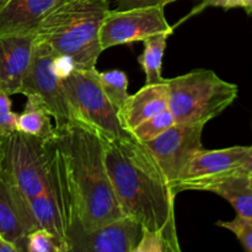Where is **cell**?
Here are the masks:
<instances>
[{"mask_svg":"<svg viewBox=\"0 0 252 252\" xmlns=\"http://www.w3.org/2000/svg\"><path fill=\"white\" fill-rule=\"evenodd\" d=\"M165 17V5L108 10L100 29L102 51L122 44L144 41L159 33H174Z\"/></svg>","mask_w":252,"mask_h":252,"instance_id":"ba28073f","label":"cell"},{"mask_svg":"<svg viewBox=\"0 0 252 252\" xmlns=\"http://www.w3.org/2000/svg\"><path fill=\"white\" fill-rule=\"evenodd\" d=\"M209 6L221 7L224 10L244 9L246 14L252 17V0H201V4L193 10V12L196 14Z\"/></svg>","mask_w":252,"mask_h":252,"instance_id":"d4e9b609","label":"cell"},{"mask_svg":"<svg viewBox=\"0 0 252 252\" xmlns=\"http://www.w3.org/2000/svg\"><path fill=\"white\" fill-rule=\"evenodd\" d=\"M56 56L57 53L48 44L36 37L33 58L20 94L25 96H38L51 112L56 128H62L74 121V116L62 84V78L54 68Z\"/></svg>","mask_w":252,"mask_h":252,"instance_id":"52a82bcc","label":"cell"},{"mask_svg":"<svg viewBox=\"0 0 252 252\" xmlns=\"http://www.w3.org/2000/svg\"><path fill=\"white\" fill-rule=\"evenodd\" d=\"M36 33L0 37V93L20 94L33 58Z\"/></svg>","mask_w":252,"mask_h":252,"instance_id":"4fadbf2b","label":"cell"},{"mask_svg":"<svg viewBox=\"0 0 252 252\" xmlns=\"http://www.w3.org/2000/svg\"><path fill=\"white\" fill-rule=\"evenodd\" d=\"M154 5H165L164 0H117L118 10L154 6Z\"/></svg>","mask_w":252,"mask_h":252,"instance_id":"484cf974","label":"cell"},{"mask_svg":"<svg viewBox=\"0 0 252 252\" xmlns=\"http://www.w3.org/2000/svg\"><path fill=\"white\" fill-rule=\"evenodd\" d=\"M166 83L169 110L179 125L206 126L233 105L239 94L238 85L209 69H194Z\"/></svg>","mask_w":252,"mask_h":252,"instance_id":"277c9868","label":"cell"},{"mask_svg":"<svg viewBox=\"0 0 252 252\" xmlns=\"http://www.w3.org/2000/svg\"><path fill=\"white\" fill-rule=\"evenodd\" d=\"M65 0H2L0 37L36 33L42 20Z\"/></svg>","mask_w":252,"mask_h":252,"instance_id":"5bb4252c","label":"cell"},{"mask_svg":"<svg viewBox=\"0 0 252 252\" xmlns=\"http://www.w3.org/2000/svg\"><path fill=\"white\" fill-rule=\"evenodd\" d=\"M110 0H65L39 24L36 37L57 54L73 59L75 68L96 69L102 53L100 29Z\"/></svg>","mask_w":252,"mask_h":252,"instance_id":"3957f363","label":"cell"},{"mask_svg":"<svg viewBox=\"0 0 252 252\" xmlns=\"http://www.w3.org/2000/svg\"><path fill=\"white\" fill-rule=\"evenodd\" d=\"M179 241L170 239L164 231H153L143 229L142 238L135 252H180Z\"/></svg>","mask_w":252,"mask_h":252,"instance_id":"7402d4cb","label":"cell"},{"mask_svg":"<svg viewBox=\"0 0 252 252\" xmlns=\"http://www.w3.org/2000/svg\"><path fill=\"white\" fill-rule=\"evenodd\" d=\"M49 140L17 130L1 139V170L26 199L48 191L59 181Z\"/></svg>","mask_w":252,"mask_h":252,"instance_id":"5b68a950","label":"cell"},{"mask_svg":"<svg viewBox=\"0 0 252 252\" xmlns=\"http://www.w3.org/2000/svg\"><path fill=\"white\" fill-rule=\"evenodd\" d=\"M217 225L231 231L246 251L252 252V219L236 214L233 220L217 221Z\"/></svg>","mask_w":252,"mask_h":252,"instance_id":"603a6c76","label":"cell"},{"mask_svg":"<svg viewBox=\"0 0 252 252\" xmlns=\"http://www.w3.org/2000/svg\"><path fill=\"white\" fill-rule=\"evenodd\" d=\"M175 123L176 122H175L174 116H172L171 111L167 108V110L145 120L144 122L138 125L137 127H134L128 133L132 134L139 142L148 143L154 139V138L159 137L161 133H164L165 130L172 127Z\"/></svg>","mask_w":252,"mask_h":252,"instance_id":"ffe728a7","label":"cell"},{"mask_svg":"<svg viewBox=\"0 0 252 252\" xmlns=\"http://www.w3.org/2000/svg\"><path fill=\"white\" fill-rule=\"evenodd\" d=\"M11 105L10 96L0 93V139L16 132L17 113L12 112Z\"/></svg>","mask_w":252,"mask_h":252,"instance_id":"cb8c5ba5","label":"cell"},{"mask_svg":"<svg viewBox=\"0 0 252 252\" xmlns=\"http://www.w3.org/2000/svg\"><path fill=\"white\" fill-rule=\"evenodd\" d=\"M0 252H17V250L11 243L0 236Z\"/></svg>","mask_w":252,"mask_h":252,"instance_id":"83f0119b","label":"cell"},{"mask_svg":"<svg viewBox=\"0 0 252 252\" xmlns=\"http://www.w3.org/2000/svg\"><path fill=\"white\" fill-rule=\"evenodd\" d=\"M0 170H1V139H0Z\"/></svg>","mask_w":252,"mask_h":252,"instance_id":"f546056e","label":"cell"},{"mask_svg":"<svg viewBox=\"0 0 252 252\" xmlns=\"http://www.w3.org/2000/svg\"><path fill=\"white\" fill-rule=\"evenodd\" d=\"M26 97L24 111L17 115L16 130L39 139H52L56 135V126L52 123L51 112L38 96L30 95Z\"/></svg>","mask_w":252,"mask_h":252,"instance_id":"2e32d148","label":"cell"},{"mask_svg":"<svg viewBox=\"0 0 252 252\" xmlns=\"http://www.w3.org/2000/svg\"><path fill=\"white\" fill-rule=\"evenodd\" d=\"M49 142L70 226L91 230L125 217L108 177L102 138L96 130L71 121L56 128Z\"/></svg>","mask_w":252,"mask_h":252,"instance_id":"6da1fadb","label":"cell"},{"mask_svg":"<svg viewBox=\"0 0 252 252\" xmlns=\"http://www.w3.org/2000/svg\"><path fill=\"white\" fill-rule=\"evenodd\" d=\"M249 184H250V186L252 189V175H251V176H249Z\"/></svg>","mask_w":252,"mask_h":252,"instance_id":"4dcf8cb0","label":"cell"},{"mask_svg":"<svg viewBox=\"0 0 252 252\" xmlns=\"http://www.w3.org/2000/svg\"><path fill=\"white\" fill-rule=\"evenodd\" d=\"M25 251L27 252H70L65 243L46 229L37 228L26 236Z\"/></svg>","mask_w":252,"mask_h":252,"instance_id":"44dd1931","label":"cell"},{"mask_svg":"<svg viewBox=\"0 0 252 252\" xmlns=\"http://www.w3.org/2000/svg\"><path fill=\"white\" fill-rule=\"evenodd\" d=\"M209 192L223 197L233 206L236 214L252 219V189L245 174L229 175L211 187Z\"/></svg>","mask_w":252,"mask_h":252,"instance_id":"e0dca14e","label":"cell"},{"mask_svg":"<svg viewBox=\"0 0 252 252\" xmlns=\"http://www.w3.org/2000/svg\"><path fill=\"white\" fill-rule=\"evenodd\" d=\"M96 71L75 68L62 79L74 121L93 128L101 137H123L128 132L121 126L117 108L103 93Z\"/></svg>","mask_w":252,"mask_h":252,"instance_id":"8992f818","label":"cell"},{"mask_svg":"<svg viewBox=\"0 0 252 252\" xmlns=\"http://www.w3.org/2000/svg\"><path fill=\"white\" fill-rule=\"evenodd\" d=\"M203 125L175 123L159 137L144 143L157 159L172 189L189 159L203 148Z\"/></svg>","mask_w":252,"mask_h":252,"instance_id":"30bf717a","label":"cell"},{"mask_svg":"<svg viewBox=\"0 0 252 252\" xmlns=\"http://www.w3.org/2000/svg\"><path fill=\"white\" fill-rule=\"evenodd\" d=\"M143 226L129 217L91 230L71 225L68 230L70 252H135Z\"/></svg>","mask_w":252,"mask_h":252,"instance_id":"8fae6325","label":"cell"},{"mask_svg":"<svg viewBox=\"0 0 252 252\" xmlns=\"http://www.w3.org/2000/svg\"><path fill=\"white\" fill-rule=\"evenodd\" d=\"M174 1H177V0H164V4H165V6H166V5L171 4V2H174Z\"/></svg>","mask_w":252,"mask_h":252,"instance_id":"f1b7e54d","label":"cell"},{"mask_svg":"<svg viewBox=\"0 0 252 252\" xmlns=\"http://www.w3.org/2000/svg\"><path fill=\"white\" fill-rule=\"evenodd\" d=\"M101 138L108 177L123 216L137 220L143 229L164 231L179 241L175 218L177 194L152 152L129 133Z\"/></svg>","mask_w":252,"mask_h":252,"instance_id":"7a4b0ae2","label":"cell"},{"mask_svg":"<svg viewBox=\"0 0 252 252\" xmlns=\"http://www.w3.org/2000/svg\"><path fill=\"white\" fill-rule=\"evenodd\" d=\"M249 147L236 145L224 149H199L182 170L174 186L175 193L179 194L184 191L209 192L217 182L229 175L236 174Z\"/></svg>","mask_w":252,"mask_h":252,"instance_id":"9c48e42d","label":"cell"},{"mask_svg":"<svg viewBox=\"0 0 252 252\" xmlns=\"http://www.w3.org/2000/svg\"><path fill=\"white\" fill-rule=\"evenodd\" d=\"M172 33H159L144 39V48L138 57L140 66L145 74V84L162 83L166 79L162 76V59L166 49L167 38Z\"/></svg>","mask_w":252,"mask_h":252,"instance_id":"ac0fdd59","label":"cell"},{"mask_svg":"<svg viewBox=\"0 0 252 252\" xmlns=\"http://www.w3.org/2000/svg\"><path fill=\"white\" fill-rule=\"evenodd\" d=\"M236 172H239V174H245L248 176H251L252 175V145L249 147L248 153L245 154L244 159L241 160Z\"/></svg>","mask_w":252,"mask_h":252,"instance_id":"4316f807","label":"cell"},{"mask_svg":"<svg viewBox=\"0 0 252 252\" xmlns=\"http://www.w3.org/2000/svg\"><path fill=\"white\" fill-rule=\"evenodd\" d=\"M0 1H2V0H0Z\"/></svg>","mask_w":252,"mask_h":252,"instance_id":"1f68e13d","label":"cell"},{"mask_svg":"<svg viewBox=\"0 0 252 252\" xmlns=\"http://www.w3.org/2000/svg\"><path fill=\"white\" fill-rule=\"evenodd\" d=\"M96 76L108 100L117 111L120 110L126 98L129 96L127 74L118 69H112L107 71H96Z\"/></svg>","mask_w":252,"mask_h":252,"instance_id":"d6986e66","label":"cell"},{"mask_svg":"<svg viewBox=\"0 0 252 252\" xmlns=\"http://www.w3.org/2000/svg\"><path fill=\"white\" fill-rule=\"evenodd\" d=\"M169 108V86L166 80L145 84L139 91L126 98L118 110V118L125 130L130 132L148 118Z\"/></svg>","mask_w":252,"mask_h":252,"instance_id":"9a60e30c","label":"cell"},{"mask_svg":"<svg viewBox=\"0 0 252 252\" xmlns=\"http://www.w3.org/2000/svg\"><path fill=\"white\" fill-rule=\"evenodd\" d=\"M34 229L37 224L27 199L0 170V236L24 252L26 236Z\"/></svg>","mask_w":252,"mask_h":252,"instance_id":"7c38bea8","label":"cell"}]
</instances>
